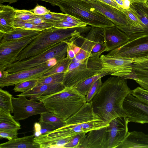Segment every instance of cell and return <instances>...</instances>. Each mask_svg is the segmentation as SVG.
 <instances>
[{
  "instance_id": "26",
  "label": "cell",
  "mask_w": 148,
  "mask_h": 148,
  "mask_svg": "<svg viewBox=\"0 0 148 148\" xmlns=\"http://www.w3.org/2000/svg\"><path fill=\"white\" fill-rule=\"evenodd\" d=\"M21 128L20 124L14 119L10 113L0 110V130L18 131Z\"/></svg>"
},
{
  "instance_id": "27",
  "label": "cell",
  "mask_w": 148,
  "mask_h": 148,
  "mask_svg": "<svg viewBox=\"0 0 148 148\" xmlns=\"http://www.w3.org/2000/svg\"><path fill=\"white\" fill-rule=\"evenodd\" d=\"M109 75H110V73L108 71H105L102 72L87 79L72 87L79 93L85 96L90 87L95 81L100 78Z\"/></svg>"
},
{
  "instance_id": "10",
  "label": "cell",
  "mask_w": 148,
  "mask_h": 148,
  "mask_svg": "<svg viewBox=\"0 0 148 148\" xmlns=\"http://www.w3.org/2000/svg\"><path fill=\"white\" fill-rule=\"evenodd\" d=\"M38 35L33 36L0 42V71L14 63L20 52Z\"/></svg>"
},
{
  "instance_id": "15",
  "label": "cell",
  "mask_w": 148,
  "mask_h": 148,
  "mask_svg": "<svg viewBox=\"0 0 148 148\" xmlns=\"http://www.w3.org/2000/svg\"><path fill=\"white\" fill-rule=\"evenodd\" d=\"M128 119L119 117L112 120L108 126V140L107 148H117L129 133Z\"/></svg>"
},
{
  "instance_id": "42",
  "label": "cell",
  "mask_w": 148,
  "mask_h": 148,
  "mask_svg": "<svg viewBox=\"0 0 148 148\" xmlns=\"http://www.w3.org/2000/svg\"><path fill=\"white\" fill-rule=\"evenodd\" d=\"M30 10L36 15H43L51 12L45 7L38 4H37L34 8Z\"/></svg>"
},
{
  "instance_id": "20",
  "label": "cell",
  "mask_w": 148,
  "mask_h": 148,
  "mask_svg": "<svg viewBox=\"0 0 148 148\" xmlns=\"http://www.w3.org/2000/svg\"><path fill=\"white\" fill-rule=\"evenodd\" d=\"M130 7L138 15L143 25L144 28L139 30L124 32L129 37L130 40L148 35V2L145 3H131Z\"/></svg>"
},
{
  "instance_id": "48",
  "label": "cell",
  "mask_w": 148,
  "mask_h": 148,
  "mask_svg": "<svg viewBox=\"0 0 148 148\" xmlns=\"http://www.w3.org/2000/svg\"><path fill=\"white\" fill-rule=\"evenodd\" d=\"M45 1L50 3L52 5L55 6V4L61 0H34Z\"/></svg>"
},
{
  "instance_id": "28",
  "label": "cell",
  "mask_w": 148,
  "mask_h": 148,
  "mask_svg": "<svg viewBox=\"0 0 148 148\" xmlns=\"http://www.w3.org/2000/svg\"><path fill=\"white\" fill-rule=\"evenodd\" d=\"M39 122H45L53 125L56 129L66 124L65 121L54 113L49 112L40 114Z\"/></svg>"
},
{
  "instance_id": "36",
  "label": "cell",
  "mask_w": 148,
  "mask_h": 148,
  "mask_svg": "<svg viewBox=\"0 0 148 148\" xmlns=\"http://www.w3.org/2000/svg\"><path fill=\"white\" fill-rule=\"evenodd\" d=\"M102 84L101 78L99 79L94 82L85 96L86 102H90L97 92Z\"/></svg>"
},
{
  "instance_id": "17",
  "label": "cell",
  "mask_w": 148,
  "mask_h": 148,
  "mask_svg": "<svg viewBox=\"0 0 148 148\" xmlns=\"http://www.w3.org/2000/svg\"><path fill=\"white\" fill-rule=\"evenodd\" d=\"M84 134L80 140L79 148H107L108 126L90 131Z\"/></svg>"
},
{
  "instance_id": "2",
  "label": "cell",
  "mask_w": 148,
  "mask_h": 148,
  "mask_svg": "<svg viewBox=\"0 0 148 148\" xmlns=\"http://www.w3.org/2000/svg\"><path fill=\"white\" fill-rule=\"evenodd\" d=\"M91 28L90 26L68 28L52 27L45 29L23 49L14 62L40 54L78 33L82 34L88 32Z\"/></svg>"
},
{
  "instance_id": "21",
  "label": "cell",
  "mask_w": 148,
  "mask_h": 148,
  "mask_svg": "<svg viewBox=\"0 0 148 148\" xmlns=\"http://www.w3.org/2000/svg\"><path fill=\"white\" fill-rule=\"evenodd\" d=\"M62 82L37 85L31 89L21 93L17 95L24 96L30 97V99L34 100L42 96L55 93L65 88Z\"/></svg>"
},
{
  "instance_id": "29",
  "label": "cell",
  "mask_w": 148,
  "mask_h": 148,
  "mask_svg": "<svg viewBox=\"0 0 148 148\" xmlns=\"http://www.w3.org/2000/svg\"><path fill=\"white\" fill-rule=\"evenodd\" d=\"M71 61V60L66 56L64 58L57 62L52 68L43 74L41 77H46L56 73H65Z\"/></svg>"
},
{
  "instance_id": "31",
  "label": "cell",
  "mask_w": 148,
  "mask_h": 148,
  "mask_svg": "<svg viewBox=\"0 0 148 148\" xmlns=\"http://www.w3.org/2000/svg\"><path fill=\"white\" fill-rule=\"evenodd\" d=\"M64 73L54 74L46 77H40L37 79V85L62 82Z\"/></svg>"
},
{
  "instance_id": "19",
  "label": "cell",
  "mask_w": 148,
  "mask_h": 148,
  "mask_svg": "<svg viewBox=\"0 0 148 148\" xmlns=\"http://www.w3.org/2000/svg\"><path fill=\"white\" fill-rule=\"evenodd\" d=\"M135 61L132 64V73L125 79L134 80L141 87L148 90V56Z\"/></svg>"
},
{
  "instance_id": "12",
  "label": "cell",
  "mask_w": 148,
  "mask_h": 148,
  "mask_svg": "<svg viewBox=\"0 0 148 148\" xmlns=\"http://www.w3.org/2000/svg\"><path fill=\"white\" fill-rule=\"evenodd\" d=\"M49 63L50 62H47L32 68L8 73L6 76L0 79V87L1 88L23 82L37 79L55 65Z\"/></svg>"
},
{
  "instance_id": "14",
  "label": "cell",
  "mask_w": 148,
  "mask_h": 148,
  "mask_svg": "<svg viewBox=\"0 0 148 148\" xmlns=\"http://www.w3.org/2000/svg\"><path fill=\"white\" fill-rule=\"evenodd\" d=\"M100 58L102 72L108 71L112 76L125 79L132 71L133 59L110 57L106 55H101Z\"/></svg>"
},
{
  "instance_id": "50",
  "label": "cell",
  "mask_w": 148,
  "mask_h": 148,
  "mask_svg": "<svg viewBox=\"0 0 148 148\" xmlns=\"http://www.w3.org/2000/svg\"><path fill=\"white\" fill-rule=\"evenodd\" d=\"M131 3H145L147 2V0H129Z\"/></svg>"
},
{
  "instance_id": "39",
  "label": "cell",
  "mask_w": 148,
  "mask_h": 148,
  "mask_svg": "<svg viewBox=\"0 0 148 148\" xmlns=\"http://www.w3.org/2000/svg\"><path fill=\"white\" fill-rule=\"evenodd\" d=\"M17 131L10 130H0V138L11 140L18 137Z\"/></svg>"
},
{
  "instance_id": "4",
  "label": "cell",
  "mask_w": 148,
  "mask_h": 148,
  "mask_svg": "<svg viewBox=\"0 0 148 148\" xmlns=\"http://www.w3.org/2000/svg\"><path fill=\"white\" fill-rule=\"evenodd\" d=\"M66 124L56 129L59 137L64 139L82 133L108 126L94 112L90 102H86L76 112L65 121Z\"/></svg>"
},
{
  "instance_id": "37",
  "label": "cell",
  "mask_w": 148,
  "mask_h": 148,
  "mask_svg": "<svg viewBox=\"0 0 148 148\" xmlns=\"http://www.w3.org/2000/svg\"><path fill=\"white\" fill-rule=\"evenodd\" d=\"M16 20L27 22L34 17L35 14L29 10L16 9Z\"/></svg>"
},
{
  "instance_id": "51",
  "label": "cell",
  "mask_w": 148,
  "mask_h": 148,
  "mask_svg": "<svg viewBox=\"0 0 148 148\" xmlns=\"http://www.w3.org/2000/svg\"></svg>"
},
{
  "instance_id": "41",
  "label": "cell",
  "mask_w": 148,
  "mask_h": 148,
  "mask_svg": "<svg viewBox=\"0 0 148 148\" xmlns=\"http://www.w3.org/2000/svg\"><path fill=\"white\" fill-rule=\"evenodd\" d=\"M53 27L59 28H68L79 27L77 25L69 23L64 20L53 24Z\"/></svg>"
},
{
  "instance_id": "44",
  "label": "cell",
  "mask_w": 148,
  "mask_h": 148,
  "mask_svg": "<svg viewBox=\"0 0 148 148\" xmlns=\"http://www.w3.org/2000/svg\"><path fill=\"white\" fill-rule=\"evenodd\" d=\"M121 8L127 10L130 8L131 2L129 0H113Z\"/></svg>"
},
{
  "instance_id": "13",
  "label": "cell",
  "mask_w": 148,
  "mask_h": 148,
  "mask_svg": "<svg viewBox=\"0 0 148 148\" xmlns=\"http://www.w3.org/2000/svg\"><path fill=\"white\" fill-rule=\"evenodd\" d=\"M123 108L128 119L129 123H148V105L131 93L125 97Z\"/></svg>"
},
{
  "instance_id": "43",
  "label": "cell",
  "mask_w": 148,
  "mask_h": 148,
  "mask_svg": "<svg viewBox=\"0 0 148 148\" xmlns=\"http://www.w3.org/2000/svg\"><path fill=\"white\" fill-rule=\"evenodd\" d=\"M39 123L41 126V129L40 132L41 135L56 129L53 125L50 123L42 122Z\"/></svg>"
},
{
  "instance_id": "18",
  "label": "cell",
  "mask_w": 148,
  "mask_h": 148,
  "mask_svg": "<svg viewBox=\"0 0 148 148\" xmlns=\"http://www.w3.org/2000/svg\"><path fill=\"white\" fill-rule=\"evenodd\" d=\"M104 29L106 51L113 50L130 40L128 35L116 26Z\"/></svg>"
},
{
  "instance_id": "16",
  "label": "cell",
  "mask_w": 148,
  "mask_h": 148,
  "mask_svg": "<svg viewBox=\"0 0 148 148\" xmlns=\"http://www.w3.org/2000/svg\"><path fill=\"white\" fill-rule=\"evenodd\" d=\"M87 2L111 21L115 26H129L126 16L123 12L101 1L90 0Z\"/></svg>"
},
{
  "instance_id": "5",
  "label": "cell",
  "mask_w": 148,
  "mask_h": 148,
  "mask_svg": "<svg viewBox=\"0 0 148 148\" xmlns=\"http://www.w3.org/2000/svg\"><path fill=\"white\" fill-rule=\"evenodd\" d=\"M64 14L72 16L91 27L114 26L113 23L84 0H61L56 3Z\"/></svg>"
},
{
  "instance_id": "22",
  "label": "cell",
  "mask_w": 148,
  "mask_h": 148,
  "mask_svg": "<svg viewBox=\"0 0 148 148\" xmlns=\"http://www.w3.org/2000/svg\"><path fill=\"white\" fill-rule=\"evenodd\" d=\"M16 10L9 5L0 4V33L8 34L14 30Z\"/></svg>"
},
{
  "instance_id": "23",
  "label": "cell",
  "mask_w": 148,
  "mask_h": 148,
  "mask_svg": "<svg viewBox=\"0 0 148 148\" xmlns=\"http://www.w3.org/2000/svg\"><path fill=\"white\" fill-rule=\"evenodd\" d=\"M147 148L148 134L142 132H129L117 148Z\"/></svg>"
},
{
  "instance_id": "25",
  "label": "cell",
  "mask_w": 148,
  "mask_h": 148,
  "mask_svg": "<svg viewBox=\"0 0 148 148\" xmlns=\"http://www.w3.org/2000/svg\"><path fill=\"white\" fill-rule=\"evenodd\" d=\"M41 32V31L15 28L14 30L8 34H4L0 33V41H6L34 36L39 34Z\"/></svg>"
},
{
  "instance_id": "6",
  "label": "cell",
  "mask_w": 148,
  "mask_h": 148,
  "mask_svg": "<svg viewBox=\"0 0 148 148\" xmlns=\"http://www.w3.org/2000/svg\"><path fill=\"white\" fill-rule=\"evenodd\" d=\"M100 56L88 58L83 62L71 61L65 73L62 83L65 87H72L87 78L102 72Z\"/></svg>"
},
{
  "instance_id": "24",
  "label": "cell",
  "mask_w": 148,
  "mask_h": 148,
  "mask_svg": "<svg viewBox=\"0 0 148 148\" xmlns=\"http://www.w3.org/2000/svg\"><path fill=\"white\" fill-rule=\"evenodd\" d=\"M34 135L9 140L0 144V148H40V146L34 140Z\"/></svg>"
},
{
  "instance_id": "32",
  "label": "cell",
  "mask_w": 148,
  "mask_h": 148,
  "mask_svg": "<svg viewBox=\"0 0 148 148\" xmlns=\"http://www.w3.org/2000/svg\"><path fill=\"white\" fill-rule=\"evenodd\" d=\"M13 25L15 28H21L32 30L43 31L48 29L46 27L15 19Z\"/></svg>"
},
{
  "instance_id": "46",
  "label": "cell",
  "mask_w": 148,
  "mask_h": 148,
  "mask_svg": "<svg viewBox=\"0 0 148 148\" xmlns=\"http://www.w3.org/2000/svg\"><path fill=\"white\" fill-rule=\"evenodd\" d=\"M41 129V126L40 123L38 122L35 123L34 125V137H38L40 136V131Z\"/></svg>"
},
{
  "instance_id": "3",
  "label": "cell",
  "mask_w": 148,
  "mask_h": 148,
  "mask_svg": "<svg viewBox=\"0 0 148 148\" xmlns=\"http://www.w3.org/2000/svg\"><path fill=\"white\" fill-rule=\"evenodd\" d=\"M37 100L42 103L49 112L64 121L86 103L85 96L73 87H66L55 93L40 96Z\"/></svg>"
},
{
  "instance_id": "33",
  "label": "cell",
  "mask_w": 148,
  "mask_h": 148,
  "mask_svg": "<svg viewBox=\"0 0 148 148\" xmlns=\"http://www.w3.org/2000/svg\"><path fill=\"white\" fill-rule=\"evenodd\" d=\"M37 84V79L29 80L16 84L13 90L15 92H24L32 89Z\"/></svg>"
},
{
  "instance_id": "34",
  "label": "cell",
  "mask_w": 148,
  "mask_h": 148,
  "mask_svg": "<svg viewBox=\"0 0 148 148\" xmlns=\"http://www.w3.org/2000/svg\"><path fill=\"white\" fill-rule=\"evenodd\" d=\"M66 15V14H65L51 12L45 15L37 16L41 18L47 22L53 24L63 20Z\"/></svg>"
},
{
  "instance_id": "30",
  "label": "cell",
  "mask_w": 148,
  "mask_h": 148,
  "mask_svg": "<svg viewBox=\"0 0 148 148\" xmlns=\"http://www.w3.org/2000/svg\"><path fill=\"white\" fill-rule=\"evenodd\" d=\"M12 97L8 91L0 89V110L7 113H13Z\"/></svg>"
},
{
  "instance_id": "45",
  "label": "cell",
  "mask_w": 148,
  "mask_h": 148,
  "mask_svg": "<svg viewBox=\"0 0 148 148\" xmlns=\"http://www.w3.org/2000/svg\"><path fill=\"white\" fill-rule=\"evenodd\" d=\"M95 1H100L103 2L117 9L122 11L123 9L120 7L113 0H90ZM89 0V1H90Z\"/></svg>"
},
{
  "instance_id": "49",
  "label": "cell",
  "mask_w": 148,
  "mask_h": 148,
  "mask_svg": "<svg viewBox=\"0 0 148 148\" xmlns=\"http://www.w3.org/2000/svg\"><path fill=\"white\" fill-rule=\"evenodd\" d=\"M18 0H0V4L4 3L7 2L9 4L13 3L16 2Z\"/></svg>"
},
{
  "instance_id": "1",
  "label": "cell",
  "mask_w": 148,
  "mask_h": 148,
  "mask_svg": "<svg viewBox=\"0 0 148 148\" xmlns=\"http://www.w3.org/2000/svg\"><path fill=\"white\" fill-rule=\"evenodd\" d=\"M131 91L126 79L110 77L102 84L90 101L94 112L109 124L116 118L127 117L123 103Z\"/></svg>"
},
{
  "instance_id": "8",
  "label": "cell",
  "mask_w": 148,
  "mask_h": 148,
  "mask_svg": "<svg viewBox=\"0 0 148 148\" xmlns=\"http://www.w3.org/2000/svg\"><path fill=\"white\" fill-rule=\"evenodd\" d=\"M104 33L103 28L91 27L86 36H84L81 49L77 56L81 59L85 60L90 57L100 56L106 51Z\"/></svg>"
},
{
  "instance_id": "35",
  "label": "cell",
  "mask_w": 148,
  "mask_h": 148,
  "mask_svg": "<svg viewBox=\"0 0 148 148\" xmlns=\"http://www.w3.org/2000/svg\"><path fill=\"white\" fill-rule=\"evenodd\" d=\"M130 93L140 100L148 105V90L138 86L132 90Z\"/></svg>"
},
{
  "instance_id": "11",
  "label": "cell",
  "mask_w": 148,
  "mask_h": 148,
  "mask_svg": "<svg viewBox=\"0 0 148 148\" xmlns=\"http://www.w3.org/2000/svg\"><path fill=\"white\" fill-rule=\"evenodd\" d=\"M17 96L18 98L12 97V98L13 116L17 121L32 116L49 112L41 102L28 99L24 96Z\"/></svg>"
},
{
  "instance_id": "38",
  "label": "cell",
  "mask_w": 148,
  "mask_h": 148,
  "mask_svg": "<svg viewBox=\"0 0 148 148\" xmlns=\"http://www.w3.org/2000/svg\"><path fill=\"white\" fill-rule=\"evenodd\" d=\"M85 134L82 133L75 136L64 146V148H79L80 140L82 136Z\"/></svg>"
},
{
  "instance_id": "40",
  "label": "cell",
  "mask_w": 148,
  "mask_h": 148,
  "mask_svg": "<svg viewBox=\"0 0 148 148\" xmlns=\"http://www.w3.org/2000/svg\"><path fill=\"white\" fill-rule=\"evenodd\" d=\"M35 24L45 26L48 28L53 27L52 24L47 22L41 18L35 15L34 17L27 21L26 22Z\"/></svg>"
},
{
  "instance_id": "7",
  "label": "cell",
  "mask_w": 148,
  "mask_h": 148,
  "mask_svg": "<svg viewBox=\"0 0 148 148\" xmlns=\"http://www.w3.org/2000/svg\"><path fill=\"white\" fill-rule=\"evenodd\" d=\"M67 47V44L63 40L40 54L12 63L4 71L11 73L34 68L52 60L58 62L66 57Z\"/></svg>"
},
{
  "instance_id": "9",
  "label": "cell",
  "mask_w": 148,
  "mask_h": 148,
  "mask_svg": "<svg viewBox=\"0 0 148 148\" xmlns=\"http://www.w3.org/2000/svg\"><path fill=\"white\" fill-rule=\"evenodd\" d=\"M106 55L110 57L133 60L148 56V35L130 40Z\"/></svg>"
},
{
  "instance_id": "47",
  "label": "cell",
  "mask_w": 148,
  "mask_h": 148,
  "mask_svg": "<svg viewBox=\"0 0 148 148\" xmlns=\"http://www.w3.org/2000/svg\"><path fill=\"white\" fill-rule=\"evenodd\" d=\"M67 56L72 60L75 58V54L73 50L67 46Z\"/></svg>"
}]
</instances>
